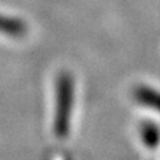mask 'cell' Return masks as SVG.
Listing matches in <instances>:
<instances>
[{
	"instance_id": "cell-1",
	"label": "cell",
	"mask_w": 160,
	"mask_h": 160,
	"mask_svg": "<svg viewBox=\"0 0 160 160\" xmlns=\"http://www.w3.org/2000/svg\"><path fill=\"white\" fill-rule=\"evenodd\" d=\"M74 106V79L68 72H62L56 82V108L53 131L58 138H66L71 130V117Z\"/></svg>"
},
{
	"instance_id": "cell-2",
	"label": "cell",
	"mask_w": 160,
	"mask_h": 160,
	"mask_svg": "<svg viewBox=\"0 0 160 160\" xmlns=\"http://www.w3.org/2000/svg\"><path fill=\"white\" fill-rule=\"evenodd\" d=\"M132 96L139 105L160 113V91L146 85H140L134 88Z\"/></svg>"
},
{
	"instance_id": "cell-3",
	"label": "cell",
	"mask_w": 160,
	"mask_h": 160,
	"mask_svg": "<svg viewBox=\"0 0 160 160\" xmlns=\"http://www.w3.org/2000/svg\"><path fill=\"white\" fill-rule=\"evenodd\" d=\"M140 138L148 149L155 150L160 145V128L152 121H145L140 125Z\"/></svg>"
},
{
	"instance_id": "cell-4",
	"label": "cell",
	"mask_w": 160,
	"mask_h": 160,
	"mask_svg": "<svg viewBox=\"0 0 160 160\" xmlns=\"http://www.w3.org/2000/svg\"><path fill=\"white\" fill-rule=\"evenodd\" d=\"M25 32V25L17 19L0 15V33L9 35H22Z\"/></svg>"
}]
</instances>
